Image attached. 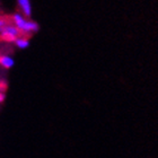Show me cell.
<instances>
[{"label": "cell", "mask_w": 158, "mask_h": 158, "mask_svg": "<svg viewBox=\"0 0 158 158\" xmlns=\"http://www.w3.org/2000/svg\"><path fill=\"white\" fill-rule=\"evenodd\" d=\"M5 101V94L2 92H0V103H2Z\"/></svg>", "instance_id": "6"}, {"label": "cell", "mask_w": 158, "mask_h": 158, "mask_svg": "<svg viewBox=\"0 0 158 158\" xmlns=\"http://www.w3.org/2000/svg\"><path fill=\"white\" fill-rule=\"evenodd\" d=\"M15 26L19 31H23L25 33H33L39 31V25L35 22L32 20H26L20 14H15L13 17Z\"/></svg>", "instance_id": "1"}, {"label": "cell", "mask_w": 158, "mask_h": 158, "mask_svg": "<svg viewBox=\"0 0 158 158\" xmlns=\"http://www.w3.org/2000/svg\"><path fill=\"white\" fill-rule=\"evenodd\" d=\"M18 1V6H19L22 13L26 17L32 16V5H31V0H17Z\"/></svg>", "instance_id": "3"}, {"label": "cell", "mask_w": 158, "mask_h": 158, "mask_svg": "<svg viewBox=\"0 0 158 158\" xmlns=\"http://www.w3.org/2000/svg\"><path fill=\"white\" fill-rule=\"evenodd\" d=\"M3 26H5V22H3L2 19H0V30H1Z\"/></svg>", "instance_id": "7"}, {"label": "cell", "mask_w": 158, "mask_h": 158, "mask_svg": "<svg viewBox=\"0 0 158 158\" xmlns=\"http://www.w3.org/2000/svg\"><path fill=\"white\" fill-rule=\"evenodd\" d=\"M0 64L7 69H9V68H13L14 64H15V61L11 56H0Z\"/></svg>", "instance_id": "4"}, {"label": "cell", "mask_w": 158, "mask_h": 158, "mask_svg": "<svg viewBox=\"0 0 158 158\" xmlns=\"http://www.w3.org/2000/svg\"><path fill=\"white\" fill-rule=\"evenodd\" d=\"M15 43H16V45L19 48V49H26L28 48L30 45V42H28V40L24 39V37H17L15 40Z\"/></svg>", "instance_id": "5"}, {"label": "cell", "mask_w": 158, "mask_h": 158, "mask_svg": "<svg viewBox=\"0 0 158 158\" xmlns=\"http://www.w3.org/2000/svg\"><path fill=\"white\" fill-rule=\"evenodd\" d=\"M0 31L2 37L7 40H16L19 34V30L15 25H5Z\"/></svg>", "instance_id": "2"}]
</instances>
